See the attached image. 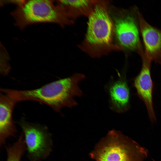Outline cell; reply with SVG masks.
<instances>
[{"instance_id":"6da1fadb","label":"cell","mask_w":161,"mask_h":161,"mask_svg":"<svg viewBox=\"0 0 161 161\" xmlns=\"http://www.w3.org/2000/svg\"><path fill=\"white\" fill-rule=\"evenodd\" d=\"M85 77L83 74L76 73L35 89L20 90L1 88L0 91L9 95L17 103L25 101L38 102L60 112L64 107L72 108L77 105L74 97L83 95L78 84Z\"/></svg>"},{"instance_id":"7a4b0ae2","label":"cell","mask_w":161,"mask_h":161,"mask_svg":"<svg viewBox=\"0 0 161 161\" xmlns=\"http://www.w3.org/2000/svg\"><path fill=\"white\" fill-rule=\"evenodd\" d=\"M108 1L96 0L88 17L86 32L79 47L89 56L98 58L121 50L114 42V27Z\"/></svg>"},{"instance_id":"3957f363","label":"cell","mask_w":161,"mask_h":161,"mask_svg":"<svg viewBox=\"0 0 161 161\" xmlns=\"http://www.w3.org/2000/svg\"><path fill=\"white\" fill-rule=\"evenodd\" d=\"M148 155L145 148L114 130L109 131L89 154L95 161H144Z\"/></svg>"},{"instance_id":"277c9868","label":"cell","mask_w":161,"mask_h":161,"mask_svg":"<svg viewBox=\"0 0 161 161\" xmlns=\"http://www.w3.org/2000/svg\"><path fill=\"white\" fill-rule=\"evenodd\" d=\"M11 15L16 25L21 29L37 23H54L64 27L74 22L63 8L55 5L52 0H23Z\"/></svg>"},{"instance_id":"5b68a950","label":"cell","mask_w":161,"mask_h":161,"mask_svg":"<svg viewBox=\"0 0 161 161\" xmlns=\"http://www.w3.org/2000/svg\"><path fill=\"white\" fill-rule=\"evenodd\" d=\"M138 10L136 7L130 9L114 7L109 11L114 25L115 44L121 50L138 53L143 48L140 38Z\"/></svg>"},{"instance_id":"8992f818","label":"cell","mask_w":161,"mask_h":161,"mask_svg":"<svg viewBox=\"0 0 161 161\" xmlns=\"http://www.w3.org/2000/svg\"><path fill=\"white\" fill-rule=\"evenodd\" d=\"M18 124L22 130L29 159L41 161L47 158L52 151L53 143L47 127L24 119L20 120Z\"/></svg>"},{"instance_id":"52a82bcc","label":"cell","mask_w":161,"mask_h":161,"mask_svg":"<svg viewBox=\"0 0 161 161\" xmlns=\"http://www.w3.org/2000/svg\"><path fill=\"white\" fill-rule=\"evenodd\" d=\"M139 55L142 59V66L140 72L133 79V86L137 95L144 103L150 120L154 123L156 117L153 102L154 85L151 71L152 61L144 50Z\"/></svg>"},{"instance_id":"ba28073f","label":"cell","mask_w":161,"mask_h":161,"mask_svg":"<svg viewBox=\"0 0 161 161\" xmlns=\"http://www.w3.org/2000/svg\"><path fill=\"white\" fill-rule=\"evenodd\" d=\"M118 78H112L105 86L109 97L110 109L118 113L126 112L130 107V94L125 72L119 73Z\"/></svg>"},{"instance_id":"9c48e42d","label":"cell","mask_w":161,"mask_h":161,"mask_svg":"<svg viewBox=\"0 0 161 161\" xmlns=\"http://www.w3.org/2000/svg\"><path fill=\"white\" fill-rule=\"evenodd\" d=\"M138 14L144 52L152 61L161 65V30L148 23L139 10Z\"/></svg>"},{"instance_id":"30bf717a","label":"cell","mask_w":161,"mask_h":161,"mask_svg":"<svg viewBox=\"0 0 161 161\" xmlns=\"http://www.w3.org/2000/svg\"><path fill=\"white\" fill-rule=\"evenodd\" d=\"M17 103L9 95L0 94V146L5 144L7 140L16 136L17 131L13 118V113Z\"/></svg>"},{"instance_id":"8fae6325","label":"cell","mask_w":161,"mask_h":161,"mask_svg":"<svg viewBox=\"0 0 161 161\" xmlns=\"http://www.w3.org/2000/svg\"><path fill=\"white\" fill-rule=\"evenodd\" d=\"M57 3L63 8L74 22L80 17H88L93 11L96 0H58Z\"/></svg>"},{"instance_id":"7c38bea8","label":"cell","mask_w":161,"mask_h":161,"mask_svg":"<svg viewBox=\"0 0 161 161\" xmlns=\"http://www.w3.org/2000/svg\"><path fill=\"white\" fill-rule=\"evenodd\" d=\"M1 52L0 72L3 76L7 75L10 71V67L9 63V58L7 53L3 47Z\"/></svg>"},{"instance_id":"4fadbf2b","label":"cell","mask_w":161,"mask_h":161,"mask_svg":"<svg viewBox=\"0 0 161 161\" xmlns=\"http://www.w3.org/2000/svg\"></svg>"}]
</instances>
